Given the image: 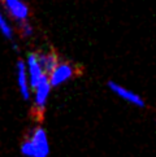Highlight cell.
Wrapping results in <instances>:
<instances>
[{
	"mask_svg": "<svg viewBox=\"0 0 156 157\" xmlns=\"http://www.w3.org/2000/svg\"><path fill=\"white\" fill-rule=\"evenodd\" d=\"M37 59L39 61V64H41L43 71L46 73L47 75L53 70V68L57 65V63L60 61L59 57H57V55L55 52H52V51H49V52H39V53H37Z\"/></svg>",
	"mask_w": 156,
	"mask_h": 157,
	"instance_id": "obj_8",
	"label": "cell"
},
{
	"mask_svg": "<svg viewBox=\"0 0 156 157\" xmlns=\"http://www.w3.org/2000/svg\"><path fill=\"white\" fill-rule=\"evenodd\" d=\"M16 78H17V86L21 98L25 101H29L31 99V87L29 83V77H27L25 60H18L16 64Z\"/></svg>",
	"mask_w": 156,
	"mask_h": 157,
	"instance_id": "obj_6",
	"label": "cell"
},
{
	"mask_svg": "<svg viewBox=\"0 0 156 157\" xmlns=\"http://www.w3.org/2000/svg\"><path fill=\"white\" fill-rule=\"evenodd\" d=\"M5 7L9 10L10 16L17 21V22H24L27 21L29 17V8L27 5L22 2V0H4Z\"/></svg>",
	"mask_w": 156,
	"mask_h": 157,
	"instance_id": "obj_7",
	"label": "cell"
},
{
	"mask_svg": "<svg viewBox=\"0 0 156 157\" xmlns=\"http://www.w3.org/2000/svg\"><path fill=\"white\" fill-rule=\"evenodd\" d=\"M20 151L25 157H49L51 148L44 127L37 126L31 128L27 138L21 143Z\"/></svg>",
	"mask_w": 156,
	"mask_h": 157,
	"instance_id": "obj_1",
	"label": "cell"
},
{
	"mask_svg": "<svg viewBox=\"0 0 156 157\" xmlns=\"http://www.w3.org/2000/svg\"><path fill=\"white\" fill-rule=\"evenodd\" d=\"M76 71H74V66L70 63L66 61H59L57 65L53 68V70L47 75L48 81L51 83L52 87H59L64 83L69 82L72 78L74 77Z\"/></svg>",
	"mask_w": 156,
	"mask_h": 157,
	"instance_id": "obj_2",
	"label": "cell"
},
{
	"mask_svg": "<svg viewBox=\"0 0 156 157\" xmlns=\"http://www.w3.org/2000/svg\"><path fill=\"white\" fill-rule=\"evenodd\" d=\"M21 33L25 38H29L33 35V27L30 24H27V21L21 22Z\"/></svg>",
	"mask_w": 156,
	"mask_h": 157,
	"instance_id": "obj_10",
	"label": "cell"
},
{
	"mask_svg": "<svg viewBox=\"0 0 156 157\" xmlns=\"http://www.w3.org/2000/svg\"><path fill=\"white\" fill-rule=\"evenodd\" d=\"M33 90H34V108L39 113H42L47 106L49 94H51V90H52L51 83L48 81V77L47 75L43 77Z\"/></svg>",
	"mask_w": 156,
	"mask_h": 157,
	"instance_id": "obj_4",
	"label": "cell"
},
{
	"mask_svg": "<svg viewBox=\"0 0 156 157\" xmlns=\"http://www.w3.org/2000/svg\"><path fill=\"white\" fill-rule=\"evenodd\" d=\"M25 64H26L27 77H29V83H30V87L33 90L39 83V81H41L43 77H46L47 74L43 71L42 66L37 59V53H34V52H30L26 56Z\"/></svg>",
	"mask_w": 156,
	"mask_h": 157,
	"instance_id": "obj_5",
	"label": "cell"
},
{
	"mask_svg": "<svg viewBox=\"0 0 156 157\" xmlns=\"http://www.w3.org/2000/svg\"><path fill=\"white\" fill-rule=\"evenodd\" d=\"M0 33H2L8 40H12L13 39V30H12V27H10V25L8 24V21L5 20L2 10H0Z\"/></svg>",
	"mask_w": 156,
	"mask_h": 157,
	"instance_id": "obj_9",
	"label": "cell"
},
{
	"mask_svg": "<svg viewBox=\"0 0 156 157\" xmlns=\"http://www.w3.org/2000/svg\"><path fill=\"white\" fill-rule=\"evenodd\" d=\"M108 88L116 95L117 98H120L121 100H124V101H126V103H129V104L134 105V106H138V108H144V106H146L144 100L139 96L137 92L131 91V90L126 88L124 86H121L120 83L109 81L108 82Z\"/></svg>",
	"mask_w": 156,
	"mask_h": 157,
	"instance_id": "obj_3",
	"label": "cell"
}]
</instances>
